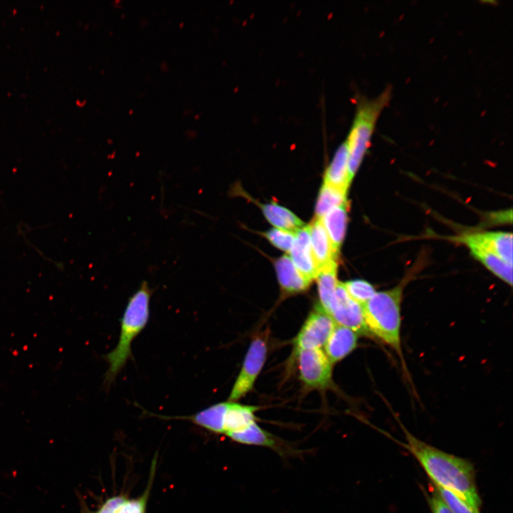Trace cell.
Listing matches in <instances>:
<instances>
[{
  "instance_id": "obj_1",
  "label": "cell",
  "mask_w": 513,
  "mask_h": 513,
  "mask_svg": "<svg viewBox=\"0 0 513 513\" xmlns=\"http://www.w3.org/2000/svg\"><path fill=\"white\" fill-rule=\"evenodd\" d=\"M408 450L416 458L435 486L448 490L479 508L481 500L471 462L431 446L404 430Z\"/></svg>"
},
{
  "instance_id": "obj_2",
  "label": "cell",
  "mask_w": 513,
  "mask_h": 513,
  "mask_svg": "<svg viewBox=\"0 0 513 513\" xmlns=\"http://www.w3.org/2000/svg\"><path fill=\"white\" fill-rule=\"evenodd\" d=\"M407 279H403L392 289L376 291L363 306L364 320L370 336H375L393 350L403 367L401 304Z\"/></svg>"
},
{
  "instance_id": "obj_3",
  "label": "cell",
  "mask_w": 513,
  "mask_h": 513,
  "mask_svg": "<svg viewBox=\"0 0 513 513\" xmlns=\"http://www.w3.org/2000/svg\"><path fill=\"white\" fill-rule=\"evenodd\" d=\"M151 294L152 290L147 281H143L128 301L120 319L118 343L105 356L108 368L105 375V381L108 385L115 380L132 356L133 341L142 331L149 321Z\"/></svg>"
},
{
  "instance_id": "obj_4",
  "label": "cell",
  "mask_w": 513,
  "mask_h": 513,
  "mask_svg": "<svg viewBox=\"0 0 513 513\" xmlns=\"http://www.w3.org/2000/svg\"><path fill=\"white\" fill-rule=\"evenodd\" d=\"M391 98V89L386 88L377 97H358L353 120L345 140L348 152V168L351 180L357 172L370 145L377 120Z\"/></svg>"
},
{
  "instance_id": "obj_5",
  "label": "cell",
  "mask_w": 513,
  "mask_h": 513,
  "mask_svg": "<svg viewBox=\"0 0 513 513\" xmlns=\"http://www.w3.org/2000/svg\"><path fill=\"white\" fill-rule=\"evenodd\" d=\"M267 346L260 337L251 343L245 356L241 370L232 388L229 401L234 402L244 396L253 387L266 358Z\"/></svg>"
},
{
  "instance_id": "obj_6",
  "label": "cell",
  "mask_w": 513,
  "mask_h": 513,
  "mask_svg": "<svg viewBox=\"0 0 513 513\" xmlns=\"http://www.w3.org/2000/svg\"><path fill=\"white\" fill-rule=\"evenodd\" d=\"M328 314L336 324L347 327L358 335L370 336L364 320L363 306L348 295L342 282L337 284Z\"/></svg>"
},
{
  "instance_id": "obj_7",
  "label": "cell",
  "mask_w": 513,
  "mask_h": 513,
  "mask_svg": "<svg viewBox=\"0 0 513 513\" xmlns=\"http://www.w3.org/2000/svg\"><path fill=\"white\" fill-rule=\"evenodd\" d=\"M300 378L310 388H324L331 382V363L321 348L302 349L296 352Z\"/></svg>"
},
{
  "instance_id": "obj_8",
  "label": "cell",
  "mask_w": 513,
  "mask_h": 513,
  "mask_svg": "<svg viewBox=\"0 0 513 513\" xmlns=\"http://www.w3.org/2000/svg\"><path fill=\"white\" fill-rule=\"evenodd\" d=\"M336 322L320 306L309 315L296 338V352L302 349L321 348L329 338Z\"/></svg>"
},
{
  "instance_id": "obj_9",
  "label": "cell",
  "mask_w": 513,
  "mask_h": 513,
  "mask_svg": "<svg viewBox=\"0 0 513 513\" xmlns=\"http://www.w3.org/2000/svg\"><path fill=\"white\" fill-rule=\"evenodd\" d=\"M295 239L289 258L296 268L310 281L318 273L314 261L310 237V226H304L294 232Z\"/></svg>"
},
{
  "instance_id": "obj_10",
  "label": "cell",
  "mask_w": 513,
  "mask_h": 513,
  "mask_svg": "<svg viewBox=\"0 0 513 513\" xmlns=\"http://www.w3.org/2000/svg\"><path fill=\"white\" fill-rule=\"evenodd\" d=\"M455 240L466 245L477 260L499 279L512 286V265L506 263L492 251L470 240L462 234L455 237Z\"/></svg>"
},
{
  "instance_id": "obj_11",
  "label": "cell",
  "mask_w": 513,
  "mask_h": 513,
  "mask_svg": "<svg viewBox=\"0 0 513 513\" xmlns=\"http://www.w3.org/2000/svg\"><path fill=\"white\" fill-rule=\"evenodd\" d=\"M309 226L311 251L319 272L327 266L336 263L337 254L333 249L321 220L315 218Z\"/></svg>"
},
{
  "instance_id": "obj_12",
  "label": "cell",
  "mask_w": 513,
  "mask_h": 513,
  "mask_svg": "<svg viewBox=\"0 0 513 513\" xmlns=\"http://www.w3.org/2000/svg\"><path fill=\"white\" fill-rule=\"evenodd\" d=\"M358 336L351 329L336 324L324 346L325 353L331 363L343 359L356 348Z\"/></svg>"
},
{
  "instance_id": "obj_13",
  "label": "cell",
  "mask_w": 513,
  "mask_h": 513,
  "mask_svg": "<svg viewBox=\"0 0 513 513\" xmlns=\"http://www.w3.org/2000/svg\"><path fill=\"white\" fill-rule=\"evenodd\" d=\"M463 235L492 251L506 263L512 265V233L501 231L478 232Z\"/></svg>"
},
{
  "instance_id": "obj_14",
  "label": "cell",
  "mask_w": 513,
  "mask_h": 513,
  "mask_svg": "<svg viewBox=\"0 0 513 513\" xmlns=\"http://www.w3.org/2000/svg\"><path fill=\"white\" fill-rule=\"evenodd\" d=\"M274 266L280 286L286 293H300L309 286L311 281L296 268L289 256L277 259Z\"/></svg>"
},
{
  "instance_id": "obj_15",
  "label": "cell",
  "mask_w": 513,
  "mask_h": 513,
  "mask_svg": "<svg viewBox=\"0 0 513 513\" xmlns=\"http://www.w3.org/2000/svg\"><path fill=\"white\" fill-rule=\"evenodd\" d=\"M259 408L254 405L227 402L223 418L222 434H230L243 430L256 422L255 413Z\"/></svg>"
},
{
  "instance_id": "obj_16",
  "label": "cell",
  "mask_w": 513,
  "mask_h": 513,
  "mask_svg": "<svg viewBox=\"0 0 513 513\" xmlns=\"http://www.w3.org/2000/svg\"><path fill=\"white\" fill-rule=\"evenodd\" d=\"M232 440L243 445L261 446L273 449L280 455H284L290 451L286 450L274 435L262 429L256 422L237 432L228 435Z\"/></svg>"
},
{
  "instance_id": "obj_17",
  "label": "cell",
  "mask_w": 513,
  "mask_h": 513,
  "mask_svg": "<svg viewBox=\"0 0 513 513\" xmlns=\"http://www.w3.org/2000/svg\"><path fill=\"white\" fill-rule=\"evenodd\" d=\"M348 152L345 141L336 150L325 172L324 183L347 192L351 180L348 168Z\"/></svg>"
},
{
  "instance_id": "obj_18",
  "label": "cell",
  "mask_w": 513,
  "mask_h": 513,
  "mask_svg": "<svg viewBox=\"0 0 513 513\" xmlns=\"http://www.w3.org/2000/svg\"><path fill=\"white\" fill-rule=\"evenodd\" d=\"M348 206V204H344L335 207L320 219L327 232L333 249L337 254L346 234Z\"/></svg>"
},
{
  "instance_id": "obj_19",
  "label": "cell",
  "mask_w": 513,
  "mask_h": 513,
  "mask_svg": "<svg viewBox=\"0 0 513 513\" xmlns=\"http://www.w3.org/2000/svg\"><path fill=\"white\" fill-rule=\"evenodd\" d=\"M257 204L266 219L275 228L295 232L304 226V222L291 211L274 202Z\"/></svg>"
},
{
  "instance_id": "obj_20",
  "label": "cell",
  "mask_w": 513,
  "mask_h": 513,
  "mask_svg": "<svg viewBox=\"0 0 513 513\" xmlns=\"http://www.w3.org/2000/svg\"><path fill=\"white\" fill-rule=\"evenodd\" d=\"M227 402L214 404L194 415L182 417L210 432L222 434L223 418Z\"/></svg>"
},
{
  "instance_id": "obj_21",
  "label": "cell",
  "mask_w": 513,
  "mask_h": 513,
  "mask_svg": "<svg viewBox=\"0 0 513 513\" xmlns=\"http://www.w3.org/2000/svg\"><path fill=\"white\" fill-rule=\"evenodd\" d=\"M344 204H348L347 192L323 182L316 204L315 218L321 219L332 209Z\"/></svg>"
},
{
  "instance_id": "obj_22",
  "label": "cell",
  "mask_w": 513,
  "mask_h": 513,
  "mask_svg": "<svg viewBox=\"0 0 513 513\" xmlns=\"http://www.w3.org/2000/svg\"><path fill=\"white\" fill-rule=\"evenodd\" d=\"M336 263L321 270L316 276L320 306L328 313L338 284Z\"/></svg>"
},
{
  "instance_id": "obj_23",
  "label": "cell",
  "mask_w": 513,
  "mask_h": 513,
  "mask_svg": "<svg viewBox=\"0 0 513 513\" xmlns=\"http://www.w3.org/2000/svg\"><path fill=\"white\" fill-rule=\"evenodd\" d=\"M343 284L348 295L362 306L376 293L375 287L363 279H353Z\"/></svg>"
},
{
  "instance_id": "obj_24",
  "label": "cell",
  "mask_w": 513,
  "mask_h": 513,
  "mask_svg": "<svg viewBox=\"0 0 513 513\" xmlns=\"http://www.w3.org/2000/svg\"><path fill=\"white\" fill-rule=\"evenodd\" d=\"M435 490L452 513H480L479 508L469 504L452 492L436 486Z\"/></svg>"
},
{
  "instance_id": "obj_25",
  "label": "cell",
  "mask_w": 513,
  "mask_h": 513,
  "mask_svg": "<svg viewBox=\"0 0 513 513\" xmlns=\"http://www.w3.org/2000/svg\"><path fill=\"white\" fill-rule=\"evenodd\" d=\"M264 235L274 247L286 252L291 251L295 239L294 232L277 228L271 229Z\"/></svg>"
},
{
  "instance_id": "obj_26",
  "label": "cell",
  "mask_w": 513,
  "mask_h": 513,
  "mask_svg": "<svg viewBox=\"0 0 513 513\" xmlns=\"http://www.w3.org/2000/svg\"><path fill=\"white\" fill-rule=\"evenodd\" d=\"M149 489L143 496L135 499H126L118 509L116 513H145L148 497Z\"/></svg>"
},
{
  "instance_id": "obj_27",
  "label": "cell",
  "mask_w": 513,
  "mask_h": 513,
  "mask_svg": "<svg viewBox=\"0 0 513 513\" xmlns=\"http://www.w3.org/2000/svg\"><path fill=\"white\" fill-rule=\"evenodd\" d=\"M125 499V497L120 495L110 497L94 513H116Z\"/></svg>"
},
{
  "instance_id": "obj_28",
  "label": "cell",
  "mask_w": 513,
  "mask_h": 513,
  "mask_svg": "<svg viewBox=\"0 0 513 513\" xmlns=\"http://www.w3.org/2000/svg\"><path fill=\"white\" fill-rule=\"evenodd\" d=\"M432 513H452L435 490L430 501Z\"/></svg>"
}]
</instances>
